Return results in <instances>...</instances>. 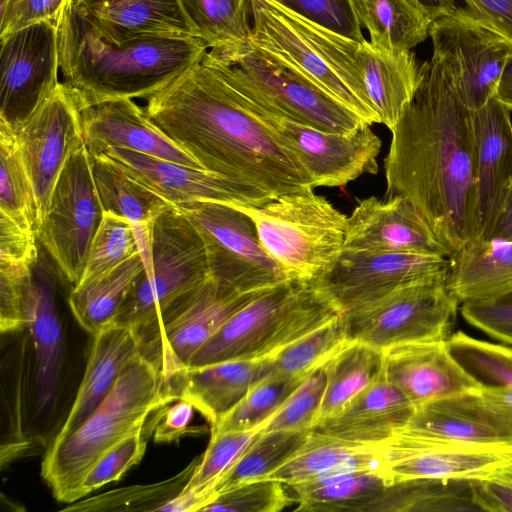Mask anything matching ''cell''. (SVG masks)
I'll return each mask as SVG.
<instances>
[{"label": "cell", "instance_id": "obj_1", "mask_svg": "<svg viewBox=\"0 0 512 512\" xmlns=\"http://www.w3.org/2000/svg\"><path fill=\"white\" fill-rule=\"evenodd\" d=\"M391 132L385 197L410 200L451 256L480 238L471 111L434 59L420 65L414 95Z\"/></svg>", "mask_w": 512, "mask_h": 512}, {"label": "cell", "instance_id": "obj_2", "mask_svg": "<svg viewBox=\"0 0 512 512\" xmlns=\"http://www.w3.org/2000/svg\"><path fill=\"white\" fill-rule=\"evenodd\" d=\"M146 101L154 126L203 169L271 199L314 190L296 158L202 60Z\"/></svg>", "mask_w": 512, "mask_h": 512}, {"label": "cell", "instance_id": "obj_3", "mask_svg": "<svg viewBox=\"0 0 512 512\" xmlns=\"http://www.w3.org/2000/svg\"><path fill=\"white\" fill-rule=\"evenodd\" d=\"M58 29L63 84L77 106L115 98L154 95L200 62L206 44L195 37L116 40L69 0Z\"/></svg>", "mask_w": 512, "mask_h": 512}, {"label": "cell", "instance_id": "obj_4", "mask_svg": "<svg viewBox=\"0 0 512 512\" xmlns=\"http://www.w3.org/2000/svg\"><path fill=\"white\" fill-rule=\"evenodd\" d=\"M176 401L159 370L141 355L121 373L96 409L73 431L56 436L41 474L59 502L74 493L90 467L110 448L146 427L149 417Z\"/></svg>", "mask_w": 512, "mask_h": 512}, {"label": "cell", "instance_id": "obj_5", "mask_svg": "<svg viewBox=\"0 0 512 512\" xmlns=\"http://www.w3.org/2000/svg\"><path fill=\"white\" fill-rule=\"evenodd\" d=\"M339 315L335 304L312 282L279 283L228 319L188 366L266 359Z\"/></svg>", "mask_w": 512, "mask_h": 512}, {"label": "cell", "instance_id": "obj_6", "mask_svg": "<svg viewBox=\"0 0 512 512\" xmlns=\"http://www.w3.org/2000/svg\"><path fill=\"white\" fill-rule=\"evenodd\" d=\"M202 62L249 100L314 128L347 133L369 126L304 73L253 41L211 49Z\"/></svg>", "mask_w": 512, "mask_h": 512}, {"label": "cell", "instance_id": "obj_7", "mask_svg": "<svg viewBox=\"0 0 512 512\" xmlns=\"http://www.w3.org/2000/svg\"><path fill=\"white\" fill-rule=\"evenodd\" d=\"M235 207L253 221L260 244L289 281L313 282L342 250L347 216L313 190Z\"/></svg>", "mask_w": 512, "mask_h": 512}, {"label": "cell", "instance_id": "obj_8", "mask_svg": "<svg viewBox=\"0 0 512 512\" xmlns=\"http://www.w3.org/2000/svg\"><path fill=\"white\" fill-rule=\"evenodd\" d=\"M263 290L237 292L210 277L187 290L145 324L132 329L140 355L165 379L187 367L196 352Z\"/></svg>", "mask_w": 512, "mask_h": 512}, {"label": "cell", "instance_id": "obj_9", "mask_svg": "<svg viewBox=\"0 0 512 512\" xmlns=\"http://www.w3.org/2000/svg\"><path fill=\"white\" fill-rule=\"evenodd\" d=\"M446 282L447 277L421 279L341 313L347 337L380 350L448 340L460 303Z\"/></svg>", "mask_w": 512, "mask_h": 512}, {"label": "cell", "instance_id": "obj_10", "mask_svg": "<svg viewBox=\"0 0 512 512\" xmlns=\"http://www.w3.org/2000/svg\"><path fill=\"white\" fill-rule=\"evenodd\" d=\"M150 236L151 265L135 280L114 324L135 329L210 277L202 238L178 208L156 217Z\"/></svg>", "mask_w": 512, "mask_h": 512}, {"label": "cell", "instance_id": "obj_11", "mask_svg": "<svg viewBox=\"0 0 512 512\" xmlns=\"http://www.w3.org/2000/svg\"><path fill=\"white\" fill-rule=\"evenodd\" d=\"M175 207L202 238L209 276L220 287L250 292L289 281L260 244L253 221L237 207L216 202Z\"/></svg>", "mask_w": 512, "mask_h": 512}, {"label": "cell", "instance_id": "obj_12", "mask_svg": "<svg viewBox=\"0 0 512 512\" xmlns=\"http://www.w3.org/2000/svg\"><path fill=\"white\" fill-rule=\"evenodd\" d=\"M103 214L92 178L90 153L83 143L67 159L38 232L39 244L72 286L82 277Z\"/></svg>", "mask_w": 512, "mask_h": 512}, {"label": "cell", "instance_id": "obj_13", "mask_svg": "<svg viewBox=\"0 0 512 512\" xmlns=\"http://www.w3.org/2000/svg\"><path fill=\"white\" fill-rule=\"evenodd\" d=\"M434 59L462 104L470 111L494 98L510 44L459 7L430 25Z\"/></svg>", "mask_w": 512, "mask_h": 512}, {"label": "cell", "instance_id": "obj_14", "mask_svg": "<svg viewBox=\"0 0 512 512\" xmlns=\"http://www.w3.org/2000/svg\"><path fill=\"white\" fill-rule=\"evenodd\" d=\"M238 94L301 164L314 187H343L378 171L382 142L370 126L347 133L327 132Z\"/></svg>", "mask_w": 512, "mask_h": 512}, {"label": "cell", "instance_id": "obj_15", "mask_svg": "<svg viewBox=\"0 0 512 512\" xmlns=\"http://www.w3.org/2000/svg\"><path fill=\"white\" fill-rule=\"evenodd\" d=\"M0 40V122L16 131L60 83L58 29L42 20Z\"/></svg>", "mask_w": 512, "mask_h": 512}, {"label": "cell", "instance_id": "obj_16", "mask_svg": "<svg viewBox=\"0 0 512 512\" xmlns=\"http://www.w3.org/2000/svg\"><path fill=\"white\" fill-rule=\"evenodd\" d=\"M450 257L342 249L312 283L343 313L421 279L448 277Z\"/></svg>", "mask_w": 512, "mask_h": 512}, {"label": "cell", "instance_id": "obj_17", "mask_svg": "<svg viewBox=\"0 0 512 512\" xmlns=\"http://www.w3.org/2000/svg\"><path fill=\"white\" fill-rule=\"evenodd\" d=\"M512 464V447L395 433L382 443L387 484L409 479L473 480Z\"/></svg>", "mask_w": 512, "mask_h": 512}, {"label": "cell", "instance_id": "obj_18", "mask_svg": "<svg viewBox=\"0 0 512 512\" xmlns=\"http://www.w3.org/2000/svg\"><path fill=\"white\" fill-rule=\"evenodd\" d=\"M14 132L35 191L39 232L67 159L84 143L80 111L66 86L60 82L30 119Z\"/></svg>", "mask_w": 512, "mask_h": 512}, {"label": "cell", "instance_id": "obj_19", "mask_svg": "<svg viewBox=\"0 0 512 512\" xmlns=\"http://www.w3.org/2000/svg\"><path fill=\"white\" fill-rule=\"evenodd\" d=\"M97 154L110 159L133 180L155 192L173 206L195 202L260 206L271 200L259 189L202 168L120 148H111Z\"/></svg>", "mask_w": 512, "mask_h": 512}, {"label": "cell", "instance_id": "obj_20", "mask_svg": "<svg viewBox=\"0 0 512 512\" xmlns=\"http://www.w3.org/2000/svg\"><path fill=\"white\" fill-rule=\"evenodd\" d=\"M342 249L451 257L423 214L401 196L360 200L347 217Z\"/></svg>", "mask_w": 512, "mask_h": 512}, {"label": "cell", "instance_id": "obj_21", "mask_svg": "<svg viewBox=\"0 0 512 512\" xmlns=\"http://www.w3.org/2000/svg\"><path fill=\"white\" fill-rule=\"evenodd\" d=\"M252 41L304 73L371 126L377 114L338 77L298 25L294 13L272 0H250Z\"/></svg>", "mask_w": 512, "mask_h": 512}, {"label": "cell", "instance_id": "obj_22", "mask_svg": "<svg viewBox=\"0 0 512 512\" xmlns=\"http://www.w3.org/2000/svg\"><path fill=\"white\" fill-rule=\"evenodd\" d=\"M398 432L512 447V405L493 398L482 387L415 408Z\"/></svg>", "mask_w": 512, "mask_h": 512}, {"label": "cell", "instance_id": "obj_23", "mask_svg": "<svg viewBox=\"0 0 512 512\" xmlns=\"http://www.w3.org/2000/svg\"><path fill=\"white\" fill-rule=\"evenodd\" d=\"M383 352L386 378L415 408L483 387L455 359L447 340L406 343Z\"/></svg>", "mask_w": 512, "mask_h": 512}, {"label": "cell", "instance_id": "obj_24", "mask_svg": "<svg viewBox=\"0 0 512 512\" xmlns=\"http://www.w3.org/2000/svg\"><path fill=\"white\" fill-rule=\"evenodd\" d=\"M66 280L40 245L27 292L25 328L35 364V388L39 409L54 400L63 364L62 323L56 302L57 285Z\"/></svg>", "mask_w": 512, "mask_h": 512}, {"label": "cell", "instance_id": "obj_25", "mask_svg": "<svg viewBox=\"0 0 512 512\" xmlns=\"http://www.w3.org/2000/svg\"><path fill=\"white\" fill-rule=\"evenodd\" d=\"M78 108L83 140L90 154L120 148L202 168L157 129L144 108L132 99H108Z\"/></svg>", "mask_w": 512, "mask_h": 512}, {"label": "cell", "instance_id": "obj_26", "mask_svg": "<svg viewBox=\"0 0 512 512\" xmlns=\"http://www.w3.org/2000/svg\"><path fill=\"white\" fill-rule=\"evenodd\" d=\"M510 112L495 97L471 111L480 239H488L512 187Z\"/></svg>", "mask_w": 512, "mask_h": 512}, {"label": "cell", "instance_id": "obj_27", "mask_svg": "<svg viewBox=\"0 0 512 512\" xmlns=\"http://www.w3.org/2000/svg\"><path fill=\"white\" fill-rule=\"evenodd\" d=\"M415 411L412 402L383 373L340 412L311 430L363 444L383 443L400 431Z\"/></svg>", "mask_w": 512, "mask_h": 512}, {"label": "cell", "instance_id": "obj_28", "mask_svg": "<svg viewBox=\"0 0 512 512\" xmlns=\"http://www.w3.org/2000/svg\"><path fill=\"white\" fill-rule=\"evenodd\" d=\"M264 377L262 360H228L187 366L166 382L176 400H186L215 425Z\"/></svg>", "mask_w": 512, "mask_h": 512}, {"label": "cell", "instance_id": "obj_29", "mask_svg": "<svg viewBox=\"0 0 512 512\" xmlns=\"http://www.w3.org/2000/svg\"><path fill=\"white\" fill-rule=\"evenodd\" d=\"M354 68L367 97L378 115L379 123L390 131L412 99L419 80L420 65L411 51L385 53L365 39H351Z\"/></svg>", "mask_w": 512, "mask_h": 512}, {"label": "cell", "instance_id": "obj_30", "mask_svg": "<svg viewBox=\"0 0 512 512\" xmlns=\"http://www.w3.org/2000/svg\"><path fill=\"white\" fill-rule=\"evenodd\" d=\"M92 336L82 381L58 437L77 428L107 396L125 368L140 355L135 333L129 327L112 323Z\"/></svg>", "mask_w": 512, "mask_h": 512}, {"label": "cell", "instance_id": "obj_31", "mask_svg": "<svg viewBox=\"0 0 512 512\" xmlns=\"http://www.w3.org/2000/svg\"><path fill=\"white\" fill-rule=\"evenodd\" d=\"M110 37H196L180 0H76Z\"/></svg>", "mask_w": 512, "mask_h": 512}, {"label": "cell", "instance_id": "obj_32", "mask_svg": "<svg viewBox=\"0 0 512 512\" xmlns=\"http://www.w3.org/2000/svg\"><path fill=\"white\" fill-rule=\"evenodd\" d=\"M450 260L446 283L460 304L512 291V241L478 238Z\"/></svg>", "mask_w": 512, "mask_h": 512}, {"label": "cell", "instance_id": "obj_33", "mask_svg": "<svg viewBox=\"0 0 512 512\" xmlns=\"http://www.w3.org/2000/svg\"><path fill=\"white\" fill-rule=\"evenodd\" d=\"M144 268L138 252L108 273L72 286L67 302L78 324L91 335L112 324Z\"/></svg>", "mask_w": 512, "mask_h": 512}, {"label": "cell", "instance_id": "obj_34", "mask_svg": "<svg viewBox=\"0 0 512 512\" xmlns=\"http://www.w3.org/2000/svg\"><path fill=\"white\" fill-rule=\"evenodd\" d=\"M354 6L378 51H411L429 37L431 21L408 0H354Z\"/></svg>", "mask_w": 512, "mask_h": 512}, {"label": "cell", "instance_id": "obj_35", "mask_svg": "<svg viewBox=\"0 0 512 512\" xmlns=\"http://www.w3.org/2000/svg\"><path fill=\"white\" fill-rule=\"evenodd\" d=\"M471 511L470 480L409 479L387 484L364 512Z\"/></svg>", "mask_w": 512, "mask_h": 512}, {"label": "cell", "instance_id": "obj_36", "mask_svg": "<svg viewBox=\"0 0 512 512\" xmlns=\"http://www.w3.org/2000/svg\"><path fill=\"white\" fill-rule=\"evenodd\" d=\"M324 367L326 387L318 422L340 412L383 373L384 352L366 343L350 340Z\"/></svg>", "mask_w": 512, "mask_h": 512}, {"label": "cell", "instance_id": "obj_37", "mask_svg": "<svg viewBox=\"0 0 512 512\" xmlns=\"http://www.w3.org/2000/svg\"><path fill=\"white\" fill-rule=\"evenodd\" d=\"M91 173L104 212L128 220L132 225H149L173 207L164 198L127 175L102 154H90Z\"/></svg>", "mask_w": 512, "mask_h": 512}, {"label": "cell", "instance_id": "obj_38", "mask_svg": "<svg viewBox=\"0 0 512 512\" xmlns=\"http://www.w3.org/2000/svg\"><path fill=\"white\" fill-rule=\"evenodd\" d=\"M196 33L208 48L226 49L252 41L250 0H180Z\"/></svg>", "mask_w": 512, "mask_h": 512}, {"label": "cell", "instance_id": "obj_39", "mask_svg": "<svg viewBox=\"0 0 512 512\" xmlns=\"http://www.w3.org/2000/svg\"><path fill=\"white\" fill-rule=\"evenodd\" d=\"M0 216L38 235L35 191L24 165L15 132L0 122Z\"/></svg>", "mask_w": 512, "mask_h": 512}, {"label": "cell", "instance_id": "obj_40", "mask_svg": "<svg viewBox=\"0 0 512 512\" xmlns=\"http://www.w3.org/2000/svg\"><path fill=\"white\" fill-rule=\"evenodd\" d=\"M310 432L260 431L220 479L215 487L216 494L245 482L266 478L304 445Z\"/></svg>", "mask_w": 512, "mask_h": 512}, {"label": "cell", "instance_id": "obj_41", "mask_svg": "<svg viewBox=\"0 0 512 512\" xmlns=\"http://www.w3.org/2000/svg\"><path fill=\"white\" fill-rule=\"evenodd\" d=\"M349 341L339 315L273 356L262 359L264 377L309 375Z\"/></svg>", "mask_w": 512, "mask_h": 512}, {"label": "cell", "instance_id": "obj_42", "mask_svg": "<svg viewBox=\"0 0 512 512\" xmlns=\"http://www.w3.org/2000/svg\"><path fill=\"white\" fill-rule=\"evenodd\" d=\"M200 456L166 480L114 489L68 504L64 511H160L176 497L191 477Z\"/></svg>", "mask_w": 512, "mask_h": 512}, {"label": "cell", "instance_id": "obj_43", "mask_svg": "<svg viewBox=\"0 0 512 512\" xmlns=\"http://www.w3.org/2000/svg\"><path fill=\"white\" fill-rule=\"evenodd\" d=\"M307 376L268 375L257 381L230 411L211 426V434L263 428Z\"/></svg>", "mask_w": 512, "mask_h": 512}, {"label": "cell", "instance_id": "obj_44", "mask_svg": "<svg viewBox=\"0 0 512 512\" xmlns=\"http://www.w3.org/2000/svg\"><path fill=\"white\" fill-rule=\"evenodd\" d=\"M379 444L348 441L311 430L304 445L264 479L286 486L297 484Z\"/></svg>", "mask_w": 512, "mask_h": 512}, {"label": "cell", "instance_id": "obj_45", "mask_svg": "<svg viewBox=\"0 0 512 512\" xmlns=\"http://www.w3.org/2000/svg\"><path fill=\"white\" fill-rule=\"evenodd\" d=\"M387 485L381 471H367L345 476L316 489L295 495L302 512H364Z\"/></svg>", "mask_w": 512, "mask_h": 512}, {"label": "cell", "instance_id": "obj_46", "mask_svg": "<svg viewBox=\"0 0 512 512\" xmlns=\"http://www.w3.org/2000/svg\"><path fill=\"white\" fill-rule=\"evenodd\" d=\"M455 359L482 386L512 390V346L474 338L463 331L447 340Z\"/></svg>", "mask_w": 512, "mask_h": 512}, {"label": "cell", "instance_id": "obj_47", "mask_svg": "<svg viewBox=\"0 0 512 512\" xmlns=\"http://www.w3.org/2000/svg\"><path fill=\"white\" fill-rule=\"evenodd\" d=\"M138 252L140 250L132 224L123 217L104 212L78 283L108 273Z\"/></svg>", "mask_w": 512, "mask_h": 512}, {"label": "cell", "instance_id": "obj_48", "mask_svg": "<svg viewBox=\"0 0 512 512\" xmlns=\"http://www.w3.org/2000/svg\"><path fill=\"white\" fill-rule=\"evenodd\" d=\"M325 387L326 371L322 365L305 378L261 431L311 430L319 419Z\"/></svg>", "mask_w": 512, "mask_h": 512}, {"label": "cell", "instance_id": "obj_49", "mask_svg": "<svg viewBox=\"0 0 512 512\" xmlns=\"http://www.w3.org/2000/svg\"><path fill=\"white\" fill-rule=\"evenodd\" d=\"M285 487L277 480H252L218 492L201 511L279 512L295 502Z\"/></svg>", "mask_w": 512, "mask_h": 512}, {"label": "cell", "instance_id": "obj_50", "mask_svg": "<svg viewBox=\"0 0 512 512\" xmlns=\"http://www.w3.org/2000/svg\"><path fill=\"white\" fill-rule=\"evenodd\" d=\"M145 432V428L138 430L107 450L83 476L74 493V502L104 485L118 481L138 464L146 451Z\"/></svg>", "mask_w": 512, "mask_h": 512}, {"label": "cell", "instance_id": "obj_51", "mask_svg": "<svg viewBox=\"0 0 512 512\" xmlns=\"http://www.w3.org/2000/svg\"><path fill=\"white\" fill-rule=\"evenodd\" d=\"M294 14L344 37L362 41L354 0H272Z\"/></svg>", "mask_w": 512, "mask_h": 512}, {"label": "cell", "instance_id": "obj_52", "mask_svg": "<svg viewBox=\"0 0 512 512\" xmlns=\"http://www.w3.org/2000/svg\"><path fill=\"white\" fill-rule=\"evenodd\" d=\"M33 265L0 263L2 333L22 331L25 328L27 292L32 279Z\"/></svg>", "mask_w": 512, "mask_h": 512}, {"label": "cell", "instance_id": "obj_53", "mask_svg": "<svg viewBox=\"0 0 512 512\" xmlns=\"http://www.w3.org/2000/svg\"><path fill=\"white\" fill-rule=\"evenodd\" d=\"M460 312L470 325L512 346V291L462 303Z\"/></svg>", "mask_w": 512, "mask_h": 512}, {"label": "cell", "instance_id": "obj_54", "mask_svg": "<svg viewBox=\"0 0 512 512\" xmlns=\"http://www.w3.org/2000/svg\"><path fill=\"white\" fill-rule=\"evenodd\" d=\"M194 410V406L186 400H176L160 409L152 422L154 441L168 443L177 441L184 435L199 432V429L190 427Z\"/></svg>", "mask_w": 512, "mask_h": 512}, {"label": "cell", "instance_id": "obj_55", "mask_svg": "<svg viewBox=\"0 0 512 512\" xmlns=\"http://www.w3.org/2000/svg\"><path fill=\"white\" fill-rule=\"evenodd\" d=\"M473 502L478 511L512 512V484L494 473L470 480Z\"/></svg>", "mask_w": 512, "mask_h": 512}, {"label": "cell", "instance_id": "obj_56", "mask_svg": "<svg viewBox=\"0 0 512 512\" xmlns=\"http://www.w3.org/2000/svg\"><path fill=\"white\" fill-rule=\"evenodd\" d=\"M476 19L512 44V0H463Z\"/></svg>", "mask_w": 512, "mask_h": 512}, {"label": "cell", "instance_id": "obj_57", "mask_svg": "<svg viewBox=\"0 0 512 512\" xmlns=\"http://www.w3.org/2000/svg\"><path fill=\"white\" fill-rule=\"evenodd\" d=\"M42 20L45 0H0V36Z\"/></svg>", "mask_w": 512, "mask_h": 512}, {"label": "cell", "instance_id": "obj_58", "mask_svg": "<svg viewBox=\"0 0 512 512\" xmlns=\"http://www.w3.org/2000/svg\"><path fill=\"white\" fill-rule=\"evenodd\" d=\"M486 240L512 241V187Z\"/></svg>", "mask_w": 512, "mask_h": 512}, {"label": "cell", "instance_id": "obj_59", "mask_svg": "<svg viewBox=\"0 0 512 512\" xmlns=\"http://www.w3.org/2000/svg\"><path fill=\"white\" fill-rule=\"evenodd\" d=\"M416 6L431 23L436 19L454 13L458 8L455 0H408Z\"/></svg>", "mask_w": 512, "mask_h": 512}, {"label": "cell", "instance_id": "obj_60", "mask_svg": "<svg viewBox=\"0 0 512 512\" xmlns=\"http://www.w3.org/2000/svg\"><path fill=\"white\" fill-rule=\"evenodd\" d=\"M494 97L512 111V53L507 57Z\"/></svg>", "mask_w": 512, "mask_h": 512}, {"label": "cell", "instance_id": "obj_61", "mask_svg": "<svg viewBox=\"0 0 512 512\" xmlns=\"http://www.w3.org/2000/svg\"><path fill=\"white\" fill-rule=\"evenodd\" d=\"M69 0H45L47 20L58 26L62 13Z\"/></svg>", "mask_w": 512, "mask_h": 512}, {"label": "cell", "instance_id": "obj_62", "mask_svg": "<svg viewBox=\"0 0 512 512\" xmlns=\"http://www.w3.org/2000/svg\"><path fill=\"white\" fill-rule=\"evenodd\" d=\"M499 478L512 484V464L503 467L494 473Z\"/></svg>", "mask_w": 512, "mask_h": 512}]
</instances>
